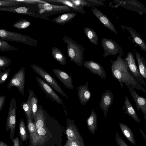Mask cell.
<instances>
[{"label":"cell","mask_w":146,"mask_h":146,"mask_svg":"<svg viewBox=\"0 0 146 146\" xmlns=\"http://www.w3.org/2000/svg\"><path fill=\"white\" fill-rule=\"evenodd\" d=\"M67 117V126L66 133L67 139H79L82 138L78 131L76 126L74 123V120L69 119L67 116L66 110H64Z\"/></svg>","instance_id":"obj_17"},{"label":"cell","mask_w":146,"mask_h":146,"mask_svg":"<svg viewBox=\"0 0 146 146\" xmlns=\"http://www.w3.org/2000/svg\"><path fill=\"white\" fill-rule=\"evenodd\" d=\"M44 1L46 2L58 3L63 4L71 8L74 11L79 13L84 14L85 11L83 7L81 6H76L70 0H45Z\"/></svg>","instance_id":"obj_30"},{"label":"cell","mask_w":146,"mask_h":146,"mask_svg":"<svg viewBox=\"0 0 146 146\" xmlns=\"http://www.w3.org/2000/svg\"><path fill=\"white\" fill-rule=\"evenodd\" d=\"M52 70L58 79L67 88L73 90L74 86L71 76L60 69H52Z\"/></svg>","instance_id":"obj_16"},{"label":"cell","mask_w":146,"mask_h":146,"mask_svg":"<svg viewBox=\"0 0 146 146\" xmlns=\"http://www.w3.org/2000/svg\"><path fill=\"white\" fill-rule=\"evenodd\" d=\"M0 11H8L18 14L33 16V13L25 7H0Z\"/></svg>","instance_id":"obj_23"},{"label":"cell","mask_w":146,"mask_h":146,"mask_svg":"<svg viewBox=\"0 0 146 146\" xmlns=\"http://www.w3.org/2000/svg\"><path fill=\"white\" fill-rule=\"evenodd\" d=\"M135 56L137 61L138 70L142 77L146 79V62L144 58L137 52L135 51Z\"/></svg>","instance_id":"obj_26"},{"label":"cell","mask_w":146,"mask_h":146,"mask_svg":"<svg viewBox=\"0 0 146 146\" xmlns=\"http://www.w3.org/2000/svg\"><path fill=\"white\" fill-rule=\"evenodd\" d=\"M0 146H8L5 143L2 141H0Z\"/></svg>","instance_id":"obj_45"},{"label":"cell","mask_w":146,"mask_h":146,"mask_svg":"<svg viewBox=\"0 0 146 146\" xmlns=\"http://www.w3.org/2000/svg\"><path fill=\"white\" fill-rule=\"evenodd\" d=\"M109 5L113 8L119 7L136 12L142 15L146 13V7L142 3L136 0H115L110 2Z\"/></svg>","instance_id":"obj_4"},{"label":"cell","mask_w":146,"mask_h":146,"mask_svg":"<svg viewBox=\"0 0 146 146\" xmlns=\"http://www.w3.org/2000/svg\"><path fill=\"white\" fill-rule=\"evenodd\" d=\"M84 32L89 41L93 44L97 45L98 43V35L93 29L88 27H84Z\"/></svg>","instance_id":"obj_31"},{"label":"cell","mask_w":146,"mask_h":146,"mask_svg":"<svg viewBox=\"0 0 146 146\" xmlns=\"http://www.w3.org/2000/svg\"><path fill=\"white\" fill-rule=\"evenodd\" d=\"M45 111L43 107L38 104L37 111L34 120L36 129L43 127L44 126L46 119Z\"/></svg>","instance_id":"obj_22"},{"label":"cell","mask_w":146,"mask_h":146,"mask_svg":"<svg viewBox=\"0 0 146 146\" xmlns=\"http://www.w3.org/2000/svg\"><path fill=\"white\" fill-rule=\"evenodd\" d=\"M35 79L40 88L48 97L58 104H63V100L48 84L39 77H36Z\"/></svg>","instance_id":"obj_10"},{"label":"cell","mask_w":146,"mask_h":146,"mask_svg":"<svg viewBox=\"0 0 146 146\" xmlns=\"http://www.w3.org/2000/svg\"><path fill=\"white\" fill-rule=\"evenodd\" d=\"M115 140L118 146H129L120 137L117 132H116Z\"/></svg>","instance_id":"obj_42"},{"label":"cell","mask_w":146,"mask_h":146,"mask_svg":"<svg viewBox=\"0 0 146 146\" xmlns=\"http://www.w3.org/2000/svg\"><path fill=\"white\" fill-rule=\"evenodd\" d=\"M83 65L93 74L99 76L102 80L106 79V71L99 63L92 60L85 61H84Z\"/></svg>","instance_id":"obj_13"},{"label":"cell","mask_w":146,"mask_h":146,"mask_svg":"<svg viewBox=\"0 0 146 146\" xmlns=\"http://www.w3.org/2000/svg\"><path fill=\"white\" fill-rule=\"evenodd\" d=\"M133 100L135 103L136 108L139 111L141 110L146 121V99L139 96L133 88L127 86Z\"/></svg>","instance_id":"obj_12"},{"label":"cell","mask_w":146,"mask_h":146,"mask_svg":"<svg viewBox=\"0 0 146 146\" xmlns=\"http://www.w3.org/2000/svg\"><path fill=\"white\" fill-rule=\"evenodd\" d=\"M38 99L34 94L31 99L32 119H35L37 111Z\"/></svg>","instance_id":"obj_33"},{"label":"cell","mask_w":146,"mask_h":146,"mask_svg":"<svg viewBox=\"0 0 146 146\" xmlns=\"http://www.w3.org/2000/svg\"><path fill=\"white\" fill-rule=\"evenodd\" d=\"M11 141L13 143V146H22L20 141L19 137H17L11 140Z\"/></svg>","instance_id":"obj_43"},{"label":"cell","mask_w":146,"mask_h":146,"mask_svg":"<svg viewBox=\"0 0 146 146\" xmlns=\"http://www.w3.org/2000/svg\"><path fill=\"white\" fill-rule=\"evenodd\" d=\"M51 54L53 58L59 64L65 65L67 62L66 57L61 50L57 47H53L51 49Z\"/></svg>","instance_id":"obj_27"},{"label":"cell","mask_w":146,"mask_h":146,"mask_svg":"<svg viewBox=\"0 0 146 146\" xmlns=\"http://www.w3.org/2000/svg\"><path fill=\"white\" fill-rule=\"evenodd\" d=\"M125 59L129 69L136 80L141 85L146 87V83L140 75L137 67L133 52H129Z\"/></svg>","instance_id":"obj_9"},{"label":"cell","mask_w":146,"mask_h":146,"mask_svg":"<svg viewBox=\"0 0 146 146\" xmlns=\"http://www.w3.org/2000/svg\"><path fill=\"white\" fill-rule=\"evenodd\" d=\"M77 89L78 95L80 104L82 105H84L87 103L91 96L88 82H87L84 84L79 86Z\"/></svg>","instance_id":"obj_19"},{"label":"cell","mask_w":146,"mask_h":146,"mask_svg":"<svg viewBox=\"0 0 146 146\" xmlns=\"http://www.w3.org/2000/svg\"><path fill=\"white\" fill-rule=\"evenodd\" d=\"M33 70L54 90L63 96L68 99V97L54 78L47 72L38 65L31 64Z\"/></svg>","instance_id":"obj_5"},{"label":"cell","mask_w":146,"mask_h":146,"mask_svg":"<svg viewBox=\"0 0 146 146\" xmlns=\"http://www.w3.org/2000/svg\"><path fill=\"white\" fill-rule=\"evenodd\" d=\"M123 30L126 29L130 33L134 42L138 45L140 49L146 51V43L138 33L132 28L122 25H120Z\"/></svg>","instance_id":"obj_18"},{"label":"cell","mask_w":146,"mask_h":146,"mask_svg":"<svg viewBox=\"0 0 146 146\" xmlns=\"http://www.w3.org/2000/svg\"><path fill=\"white\" fill-rule=\"evenodd\" d=\"M113 98V93L110 90H107L102 94L99 106L100 109L103 111L105 117H106L109 109L112 104Z\"/></svg>","instance_id":"obj_14"},{"label":"cell","mask_w":146,"mask_h":146,"mask_svg":"<svg viewBox=\"0 0 146 146\" xmlns=\"http://www.w3.org/2000/svg\"><path fill=\"white\" fill-rule=\"evenodd\" d=\"M37 133L39 137L40 143H42L45 139L46 132L45 128L42 127L38 128L36 129Z\"/></svg>","instance_id":"obj_41"},{"label":"cell","mask_w":146,"mask_h":146,"mask_svg":"<svg viewBox=\"0 0 146 146\" xmlns=\"http://www.w3.org/2000/svg\"><path fill=\"white\" fill-rule=\"evenodd\" d=\"M30 22L28 20L25 19H20L15 23L13 25V27L20 30H23L27 28L30 25Z\"/></svg>","instance_id":"obj_34"},{"label":"cell","mask_w":146,"mask_h":146,"mask_svg":"<svg viewBox=\"0 0 146 146\" xmlns=\"http://www.w3.org/2000/svg\"><path fill=\"white\" fill-rule=\"evenodd\" d=\"M88 128L91 133L94 135L98 128L97 115L94 109L91 114L86 120Z\"/></svg>","instance_id":"obj_24"},{"label":"cell","mask_w":146,"mask_h":146,"mask_svg":"<svg viewBox=\"0 0 146 146\" xmlns=\"http://www.w3.org/2000/svg\"><path fill=\"white\" fill-rule=\"evenodd\" d=\"M76 15V12L65 13L59 15L52 21L57 24L62 25L71 21Z\"/></svg>","instance_id":"obj_25"},{"label":"cell","mask_w":146,"mask_h":146,"mask_svg":"<svg viewBox=\"0 0 146 146\" xmlns=\"http://www.w3.org/2000/svg\"><path fill=\"white\" fill-rule=\"evenodd\" d=\"M64 146H85L83 138L79 139H67Z\"/></svg>","instance_id":"obj_36"},{"label":"cell","mask_w":146,"mask_h":146,"mask_svg":"<svg viewBox=\"0 0 146 146\" xmlns=\"http://www.w3.org/2000/svg\"><path fill=\"white\" fill-rule=\"evenodd\" d=\"M140 129V131L141 132V133L142 134V136H143L144 137V138L145 139H146V135H145V134L143 133V131L142 130H141L140 128L139 129Z\"/></svg>","instance_id":"obj_46"},{"label":"cell","mask_w":146,"mask_h":146,"mask_svg":"<svg viewBox=\"0 0 146 146\" xmlns=\"http://www.w3.org/2000/svg\"><path fill=\"white\" fill-rule=\"evenodd\" d=\"M9 50H19L16 47L9 44L6 41L0 40V51L6 52Z\"/></svg>","instance_id":"obj_35"},{"label":"cell","mask_w":146,"mask_h":146,"mask_svg":"<svg viewBox=\"0 0 146 146\" xmlns=\"http://www.w3.org/2000/svg\"><path fill=\"white\" fill-rule=\"evenodd\" d=\"M101 41V45L104 52L103 56L104 57L109 55L116 56L117 54L124 55V52L121 48L113 40L103 38Z\"/></svg>","instance_id":"obj_7"},{"label":"cell","mask_w":146,"mask_h":146,"mask_svg":"<svg viewBox=\"0 0 146 146\" xmlns=\"http://www.w3.org/2000/svg\"><path fill=\"white\" fill-rule=\"evenodd\" d=\"M123 55L119 54L115 60H110L111 64V71L113 77L119 83L122 88L123 84L129 86L139 90L146 92V90L135 80L128 67L125 59Z\"/></svg>","instance_id":"obj_1"},{"label":"cell","mask_w":146,"mask_h":146,"mask_svg":"<svg viewBox=\"0 0 146 146\" xmlns=\"http://www.w3.org/2000/svg\"><path fill=\"white\" fill-rule=\"evenodd\" d=\"M27 127L30 133L32 146H37L40 143L39 137L35 125L31 117L27 118Z\"/></svg>","instance_id":"obj_20"},{"label":"cell","mask_w":146,"mask_h":146,"mask_svg":"<svg viewBox=\"0 0 146 146\" xmlns=\"http://www.w3.org/2000/svg\"><path fill=\"white\" fill-rule=\"evenodd\" d=\"M40 13L58 12L66 11L71 10L72 9L67 6H60L53 5L47 3L37 4Z\"/></svg>","instance_id":"obj_15"},{"label":"cell","mask_w":146,"mask_h":146,"mask_svg":"<svg viewBox=\"0 0 146 146\" xmlns=\"http://www.w3.org/2000/svg\"><path fill=\"white\" fill-rule=\"evenodd\" d=\"M120 128L123 133L127 139L133 145H136V141L133 133L127 125L121 122L119 123Z\"/></svg>","instance_id":"obj_28"},{"label":"cell","mask_w":146,"mask_h":146,"mask_svg":"<svg viewBox=\"0 0 146 146\" xmlns=\"http://www.w3.org/2000/svg\"><path fill=\"white\" fill-rule=\"evenodd\" d=\"M0 40L19 42L33 46H37V41L31 37L5 29H0Z\"/></svg>","instance_id":"obj_3"},{"label":"cell","mask_w":146,"mask_h":146,"mask_svg":"<svg viewBox=\"0 0 146 146\" xmlns=\"http://www.w3.org/2000/svg\"><path fill=\"white\" fill-rule=\"evenodd\" d=\"M63 40L67 44V55L70 61L80 67L82 66L84 62V48L71 38L66 35Z\"/></svg>","instance_id":"obj_2"},{"label":"cell","mask_w":146,"mask_h":146,"mask_svg":"<svg viewBox=\"0 0 146 146\" xmlns=\"http://www.w3.org/2000/svg\"><path fill=\"white\" fill-rule=\"evenodd\" d=\"M91 10L94 16L105 27L115 34H118L115 26L107 16L94 6L92 7Z\"/></svg>","instance_id":"obj_11"},{"label":"cell","mask_w":146,"mask_h":146,"mask_svg":"<svg viewBox=\"0 0 146 146\" xmlns=\"http://www.w3.org/2000/svg\"><path fill=\"white\" fill-rule=\"evenodd\" d=\"M29 96L26 102H23L21 105L24 110L27 118L32 117L31 99L32 96L35 94L33 90H28Z\"/></svg>","instance_id":"obj_29"},{"label":"cell","mask_w":146,"mask_h":146,"mask_svg":"<svg viewBox=\"0 0 146 146\" xmlns=\"http://www.w3.org/2000/svg\"><path fill=\"white\" fill-rule=\"evenodd\" d=\"M125 98L122 110H125V112L132 118L136 123H140V119L131 104L128 97L125 96Z\"/></svg>","instance_id":"obj_21"},{"label":"cell","mask_w":146,"mask_h":146,"mask_svg":"<svg viewBox=\"0 0 146 146\" xmlns=\"http://www.w3.org/2000/svg\"><path fill=\"white\" fill-rule=\"evenodd\" d=\"M12 63L11 60L8 57L0 56V71L4 70L6 67H8Z\"/></svg>","instance_id":"obj_37"},{"label":"cell","mask_w":146,"mask_h":146,"mask_svg":"<svg viewBox=\"0 0 146 146\" xmlns=\"http://www.w3.org/2000/svg\"><path fill=\"white\" fill-rule=\"evenodd\" d=\"M10 1L16 2L19 3H23L27 4H35L39 3H44L46 2L41 0H9Z\"/></svg>","instance_id":"obj_38"},{"label":"cell","mask_w":146,"mask_h":146,"mask_svg":"<svg viewBox=\"0 0 146 146\" xmlns=\"http://www.w3.org/2000/svg\"><path fill=\"white\" fill-rule=\"evenodd\" d=\"M19 128V133L21 141L27 142L28 137L26 129L25 124L22 118L20 120Z\"/></svg>","instance_id":"obj_32"},{"label":"cell","mask_w":146,"mask_h":146,"mask_svg":"<svg viewBox=\"0 0 146 146\" xmlns=\"http://www.w3.org/2000/svg\"><path fill=\"white\" fill-rule=\"evenodd\" d=\"M20 4L9 0H0V7H11L19 5Z\"/></svg>","instance_id":"obj_40"},{"label":"cell","mask_w":146,"mask_h":146,"mask_svg":"<svg viewBox=\"0 0 146 146\" xmlns=\"http://www.w3.org/2000/svg\"><path fill=\"white\" fill-rule=\"evenodd\" d=\"M25 72L23 66L13 76L7 85L8 89L12 87L18 88L19 92L23 96H25Z\"/></svg>","instance_id":"obj_8"},{"label":"cell","mask_w":146,"mask_h":146,"mask_svg":"<svg viewBox=\"0 0 146 146\" xmlns=\"http://www.w3.org/2000/svg\"><path fill=\"white\" fill-rule=\"evenodd\" d=\"M17 104L15 98L11 100L8 110L6 126V131L10 130V139H13L14 136L16 122Z\"/></svg>","instance_id":"obj_6"},{"label":"cell","mask_w":146,"mask_h":146,"mask_svg":"<svg viewBox=\"0 0 146 146\" xmlns=\"http://www.w3.org/2000/svg\"><path fill=\"white\" fill-rule=\"evenodd\" d=\"M10 71V69L8 68L5 69L3 72L0 71V84H1L6 81Z\"/></svg>","instance_id":"obj_39"},{"label":"cell","mask_w":146,"mask_h":146,"mask_svg":"<svg viewBox=\"0 0 146 146\" xmlns=\"http://www.w3.org/2000/svg\"><path fill=\"white\" fill-rule=\"evenodd\" d=\"M6 97L3 95L0 96V111L2 109Z\"/></svg>","instance_id":"obj_44"}]
</instances>
